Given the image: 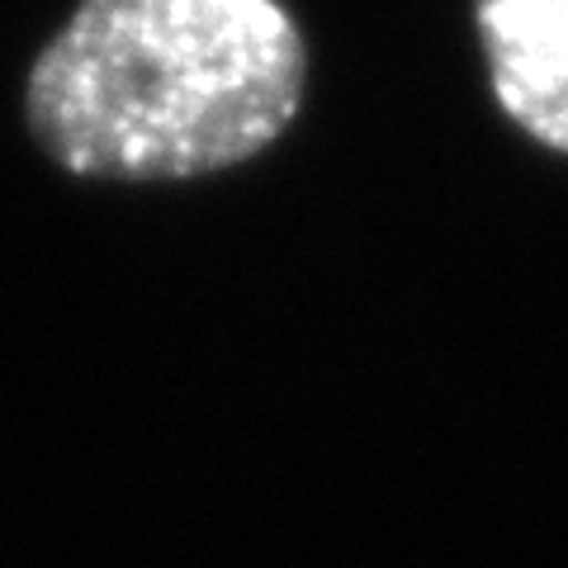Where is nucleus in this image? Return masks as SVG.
Instances as JSON below:
<instances>
[{"mask_svg": "<svg viewBox=\"0 0 568 568\" xmlns=\"http://www.w3.org/2000/svg\"><path fill=\"white\" fill-rule=\"evenodd\" d=\"M304 77L280 0H81L29 71L24 114L85 181H200L275 148Z\"/></svg>", "mask_w": 568, "mask_h": 568, "instance_id": "1", "label": "nucleus"}, {"mask_svg": "<svg viewBox=\"0 0 568 568\" xmlns=\"http://www.w3.org/2000/svg\"><path fill=\"white\" fill-rule=\"evenodd\" d=\"M474 29L503 114L568 156V0H474Z\"/></svg>", "mask_w": 568, "mask_h": 568, "instance_id": "2", "label": "nucleus"}]
</instances>
